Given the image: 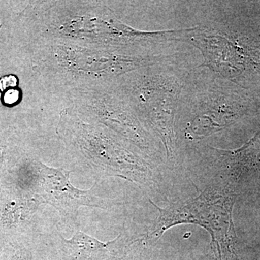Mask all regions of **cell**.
Listing matches in <instances>:
<instances>
[{
	"mask_svg": "<svg viewBox=\"0 0 260 260\" xmlns=\"http://www.w3.org/2000/svg\"><path fill=\"white\" fill-rule=\"evenodd\" d=\"M179 93V83L172 77L165 75L157 77L148 91L152 120L161 135L167 151L171 153L174 146L173 125Z\"/></svg>",
	"mask_w": 260,
	"mask_h": 260,
	"instance_id": "cell-2",
	"label": "cell"
},
{
	"mask_svg": "<svg viewBox=\"0 0 260 260\" xmlns=\"http://www.w3.org/2000/svg\"><path fill=\"white\" fill-rule=\"evenodd\" d=\"M205 107L200 110L199 114L194 116L191 122L192 126L197 129H203V134L207 135L213 133L214 130L220 129L239 114V109L220 97L214 101L211 99Z\"/></svg>",
	"mask_w": 260,
	"mask_h": 260,
	"instance_id": "cell-4",
	"label": "cell"
},
{
	"mask_svg": "<svg viewBox=\"0 0 260 260\" xmlns=\"http://www.w3.org/2000/svg\"><path fill=\"white\" fill-rule=\"evenodd\" d=\"M39 195L44 203L58 210L66 222L74 223L80 206L104 208L102 200L90 190H80L70 181V172L39 165Z\"/></svg>",
	"mask_w": 260,
	"mask_h": 260,
	"instance_id": "cell-1",
	"label": "cell"
},
{
	"mask_svg": "<svg viewBox=\"0 0 260 260\" xmlns=\"http://www.w3.org/2000/svg\"><path fill=\"white\" fill-rule=\"evenodd\" d=\"M191 41L203 52L207 65L224 76H237L247 63V54L242 48L223 36L203 32Z\"/></svg>",
	"mask_w": 260,
	"mask_h": 260,
	"instance_id": "cell-3",
	"label": "cell"
},
{
	"mask_svg": "<svg viewBox=\"0 0 260 260\" xmlns=\"http://www.w3.org/2000/svg\"><path fill=\"white\" fill-rule=\"evenodd\" d=\"M18 85V78L13 75H7L0 79V90L5 91L7 88H13Z\"/></svg>",
	"mask_w": 260,
	"mask_h": 260,
	"instance_id": "cell-6",
	"label": "cell"
},
{
	"mask_svg": "<svg viewBox=\"0 0 260 260\" xmlns=\"http://www.w3.org/2000/svg\"><path fill=\"white\" fill-rule=\"evenodd\" d=\"M3 153L1 149H0V167H1L2 164H3Z\"/></svg>",
	"mask_w": 260,
	"mask_h": 260,
	"instance_id": "cell-8",
	"label": "cell"
},
{
	"mask_svg": "<svg viewBox=\"0 0 260 260\" xmlns=\"http://www.w3.org/2000/svg\"><path fill=\"white\" fill-rule=\"evenodd\" d=\"M64 245L70 250L80 257H93L101 253L105 252L113 242L105 243L100 242L95 238L87 235L85 233L78 231L73 238L65 239L63 238Z\"/></svg>",
	"mask_w": 260,
	"mask_h": 260,
	"instance_id": "cell-5",
	"label": "cell"
},
{
	"mask_svg": "<svg viewBox=\"0 0 260 260\" xmlns=\"http://www.w3.org/2000/svg\"><path fill=\"white\" fill-rule=\"evenodd\" d=\"M19 99H20V91L18 90L12 89L5 92L3 96V102L7 105H13L18 102Z\"/></svg>",
	"mask_w": 260,
	"mask_h": 260,
	"instance_id": "cell-7",
	"label": "cell"
}]
</instances>
